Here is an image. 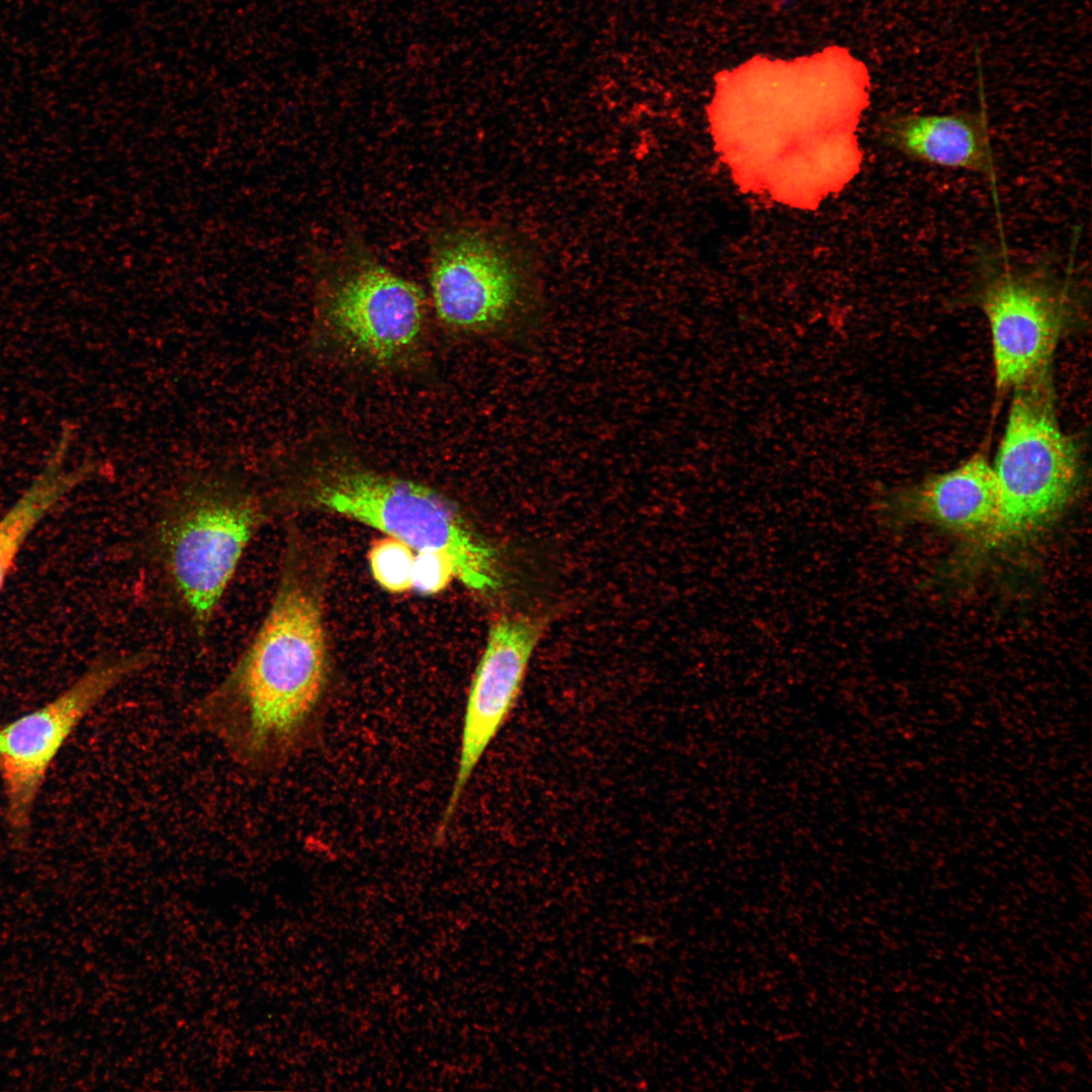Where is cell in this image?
<instances>
[{"label":"cell","instance_id":"cell-1","mask_svg":"<svg viewBox=\"0 0 1092 1092\" xmlns=\"http://www.w3.org/2000/svg\"><path fill=\"white\" fill-rule=\"evenodd\" d=\"M867 67L846 51L759 59L721 76L711 104L717 146L738 179L776 194L833 170L859 147Z\"/></svg>","mask_w":1092,"mask_h":1092},{"label":"cell","instance_id":"cell-9","mask_svg":"<svg viewBox=\"0 0 1092 1092\" xmlns=\"http://www.w3.org/2000/svg\"><path fill=\"white\" fill-rule=\"evenodd\" d=\"M429 281L443 324L458 332L483 333L507 322L521 304L527 271L522 255L500 235L451 226L433 243Z\"/></svg>","mask_w":1092,"mask_h":1092},{"label":"cell","instance_id":"cell-2","mask_svg":"<svg viewBox=\"0 0 1092 1092\" xmlns=\"http://www.w3.org/2000/svg\"><path fill=\"white\" fill-rule=\"evenodd\" d=\"M327 677V649L315 590L293 560L236 664L194 708L199 728L244 769L281 765L300 743Z\"/></svg>","mask_w":1092,"mask_h":1092},{"label":"cell","instance_id":"cell-6","mask_svg":"<svg viewBox=\"0 0 1092 1092\" xmlns=\"http://www.w3.org/2000/svg\"><path fill=\"white\" fill-rule=\"evenodd\" d=\"M264 518L258 495L218 476L189 482L164 513L162 564L198 630L209 625Z\"/></svg>","mask_w":1092,"mask_h":1092},{"label":"cell","instance_id":"cell-12","mask_svg":"<svg viewBox=\"0 0 1092 1092\" xmlns=\"http://www.w3.org/2000/svg\"><path fill=\"white\" fill-rule=\"evenodd\" d=\"M880 136L888 147L911 160L995 177L989 124L983 110L895 113L881 122Z\"/></svg>","mask_w":1092,"mask_h":1092},{"label":"cell","instance_id":"cell-4","mask_svg":"<svg viewBox=\"0 0 1092 1092\" xmlns=\"http://www.w3.org/2000/svg\"><path fill=\"white\" fill-rule=\"evenodd\" d=\"M1008 417L992 464L997 509L982 535L997 546L1050 525L1076 493L1081 460L1061 428L1048 371L1012 390Z\"/></svg>","mask_w":1092,"mask_h":1092},{"label":"cell","instance_id":"cell-15","mask_svg":"<svg viewBox=\"0 0 1092 1092\" xmlns=\"http://www.w3.org/2000/svg\"><path fill=\"white\" fill-rule=\"evenodd\" d=\"M456 577L451 559L436 551H420L415 555L413 588L424 595L443 590Z\"/></svg>","mask_w":1092,"mask_h":1092},{"label":"cell","instance_id":"cell-10","mask_svg":"<svg viewBox=\"0 0 1092 1092\" xmlns=\"http://www.w3.org/2000/svg\"><path fill=\"white\" fill-rule=\"evenodd\" d=\"M547 622L542 615L516 614L492 623L469 686L456 771L436 840L444 838L475 768L515 709Z\"/></svg>","mask_w":1092,"mask_h":1092},{"label":"cell","instance_id":"cell-8","mask_svg":"<svg viewBox=\"0 0 1092 1092\" xmlns=\"http://www.w3.org/2000/svg\"><path fill=\"white\" fill-rule=\"evenodd\" d=\"M154 661L148 651L95 663L54 700L0 729V776L10 829L22 836L47 770L79 723L109 693Z\"/></svg>","mask_w":1092,"mask_h":1092},{"label":"cell","instance_id":"cell-3","mask_svg":"<svg viewBox=\"0 0 1092 1092\" xmlns=\"http://www.w3.org/2000/svg\"><path fill=\"white\" fill-rule=\"evenodd\" d=\"M303 494L314 506L354 519L408 545L447 555L456 578L479 592L499 585L495 550L446 496L420 482L348 461L313 468Z\"/></svg>","mask_w":1092,"mask_h":1092},{"label":"cell","instance_id":"cell-5","mask_svg":"<svg viewBox=\"0 0 1092 1092\" xmlns=\"http://www.w3.org/2000/svg\"><path fill=\"white\" fill-rule=\"evenodd\" d=\"M974 259V296L989 325L995 386L1003 394L1048 371L1075 314L1077 288L1052 258L1021 262L986 245Z\"/></svg>","mask_w":1092,"mask_h":1092},{"label":"cell","instance_id":"cell-7","mask_svg":"<svg viewBox=\"0 0 1092 1092\" xmlns=\"http://www.w3.org/2000/svg\"><path fill=\"white\" fill-rule=\"evenodd\" d=\"M342 259L322 291L327 329L340 345L365 360L395 362L421 339L426 315L422 288L363 253Z\"/></svg>","mask_w":1092,"mask_h":1092},{"label":"cell","instance_id":"cell-13","mask_svg":"<svg viewBox=\"0 0 1092 1092\" xmlns=\"http://www.w3.org/2000/svg\"><path fill=\"white\" fill-rule=\"evenodd\" d=\"M72 438V432L63 430L42 470L0 518V593L30 532L67 493L93 472L90 464L72 470L64 467Z\"/></svg>","mask_w":1092,"mask_h":1092},{"label":"cell","instance_id":"cell-11","mask_svg":"<svg viewBox=\"0 0 1092 1092\" xmlns=\"http://www.w3.org/2000/svg\"><path fill=\"white\" fill-rule=\"evenodd\" d=\"M899 518L956 534L984 535L993 523L997 490L992 464L978 452L957 467L929 476L894 495Z\"/></svg>","mask_w":1092,"mask_h":1092},{"label":"cell","instance_id":"cell-14","mask_svg":"<svg viewBox=\"0 0 1092 1092\" xmlns=\"http://www.w3.org/2000/svg\"><path fill=\"white\" fill-rule=\"evenodd\" d=\"M367 557L372 576L383 589L400 594L413 588L415 555L408 545L391 536L381 538L372 542Z\"/></svg>","mask_w":1092,"mask_h":1092}]
</instances>
